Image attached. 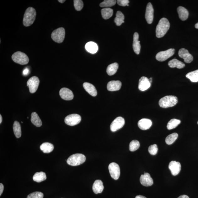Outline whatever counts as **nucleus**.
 <instances>
[{"mask_svg": "<svg viewBox=\"0 0 198 198\" xmlns=\"http://www.w3.org/2000/svg\"><path fill=\"white\" fill-rule=\"evenodd\" d=\"M186 77L190 79L191 82H198V69L187 74Z\"/></svg>", "mask_w": 198, "mask_h": 198, "instance_id": "473e14b6", "label": "nucleus"}, {"mask_svg": "<svg viewBox=\"0 0 198 198\" xmlns=\"http://www.w3.org/2000/svg\"><path fill=\"white\" fill-rule=\"evenodd\" d=\"M136 198H147L145 197L144 196H143L142 195H139L136 196Z\"/></svg>", "mask_w": 198, "mask_h": 198, "instance_id": "a18cd8bd", "label": "nucleus"}, {"mask_svg": "<svg viewBox=\"0 0 198 198\" xmlns=\"http://www.w3.org/2000/svg\"><path fill=\"white\" fill-rule=\"evenodd\" d=\"M141 184L145 186H150L153 184V179L148 173L144 172L143 175L141 176L140 178Z\"/></svg>", "mask_w": 198, "mask_h": 198, "instance_id": "dca6fc26", "label": "nucleus"}, {"mask_svg": "<svg viewBox=\"0 0 198 198\" xmlns=\"http://www.w3.org/2000/svg\"><path fill=\"white\" fill-rule=\"evenodd\" d=\"M180 122L181 121L179 120L175 119H172L167 124V129L169 130L174 129L179 125Z\"/></svg>", "mask_w": 198, "mask_h": 198, "instance_id": "72a5a7b5", "label": "nucleus"}, {"mask_svg": "<svg viewBox=\"0 0 198 198\" xmlns=\"http://www.w3.org/2000/svg\"><path fill=\"white\" fill-rule=\"evenodd\" d=\"M104 187L103 182L100 180H97L94 183L93 186V192L96 194L103 192Z\"/></svg>", "mask_w": 198, "mask_h": 198, "instance_id": "4be33fe9", "label": "nucleus"}, {"mask_svg": "<svg viewBox=\"0 0 198 198\" xmlns=\"http://www.w3.org/2000/svg\"><path fill=\"white\" fill-rule=\"evenodd\" d=\"M84 89L88 92L93 97H95L97 94V92L95 87L92 84L89 83H84L83 84Z\"/></svg>", "mask_w": 198, "mask_h": 198, "instance_id": "412c9836", "label": "nucleus"}, {"mask_svg": "<svg viewBox=\"0 0 198 198\" xmlns=\"http://www.w3.org/2000/svg\"><path fill=\"white\" fill-rule=\"evenodd\" d=\"M86 160L83 154L77 153L71 156L67 160V163L72 166H77L83 163Z\"/></svg>", "mask_w": 198, "mask_h": 198, "instance_id": "20e7f679", "label": "nucleus"}, {"mask_svg": "<svg viewBox=\"0 0 198 198\" xmlns=\"http://www.w3.org/2000/svg\"><path fill=\"white\" fill-rule=\"evenodd\" d=\"M195 27L196 28H197V29H198V23L195 24Z\"/></svg>", "mask_w": 198, "mask_h": 198, "instance_id": "09e8293b", "label": "nucleus"}, {"mask_svg": "<svg viewBox=\"0 0 198 198\" xmlns=\"http://www.w3.org/2000/svg\"><path fill=\"white\" fill-rule=\"evenodd\" d=\"M125 124V119L122 117H117L111 124L110 126V130L112 132L116 131L122 128Z\"/></svg>", "mask_w": 198, "mask_h": 198, "instance_id": "9b49d317", "label": "nucleus"}, {"mask_svg": "<svg viewBox=\"0 0 198 198\" xmlns=\"http://www.w3.org/2000/svg\"><path fill=\"white\" fill-rule=\"evenodd\" d=\"M59 94L61 98L65 100H71L73 99L74 95L72 91L68 88H63L61 89Z\"/></svg>", "mask_w": 198, "mask_h": 198, "instance_id": "4468645a", "label": "nucleus"}, {"mask_svg": "<svg viewBox=\"0 0 198 198\" xmlns=\"http://www.w3.org/2000/svg\"><path fill=\"white\" fill-rule=\"evenodd\" d=\"M40 80L39 78L35 76L30 78L28 80L27 86L29 88V92L31 93H35L38 90Z\"/></svg>", "mask_w": 198, "mask_h": 198, "instance_id": "9d476101", "label": "nucleus"}, {"mask_svg": "<svg viewBox=\"0 0 198 198\" xmlns=\"http://www.w3.org/2000/svg\"><path fill=\"white\" fill-rule=\"evenodd\" d=\"M65 34L64 28H59L52 32L51 37L54 42L58 43H62L64 40Z\"/></svg>", "mask_w": 198, "mask_h": 198, "instance_id": "423d86ee", "label": "nucleus"}, {"mask_svg": "<svg viewBox=\"0 0 198 198\" xmlns=\"http://www.w3.org/2000/svg\"><path fill=\"white\" fill-rule=\"evenodd\" d=\"M177 12L179 19L182 21H185L188 19L189 12L186 8L179 6L177 8Z\"/></svg>", "mask_w": 198, "mask_h": 198, "instance_id": "5701e85b", "label": "nucleus"}, {"mask_svg": "<svg viewBox=\"0 0 198 198\" xmlns=\"http://www.w3.org/2000/svg\"><path fill=\"white\" fill-rule=\"evenodd\" d=\"M54 149V145L49 142L43 143L40 146V150L44 153H51L53 151Z\"/></svg>", "mask_w": 198, "mask_h": 198, "instance_id": "393cba45", "label": "nucleus"}, {"mask_svg": "<svg viewBox=\"0 0 198 198\" xmlns=\"http://www.w3.org/2000/svg\"><path fill=\"white\" fill-rule=\"evenodd\" d=\"M101 15L104 19H109L112 16L113 10L110 8H105L101 10Z\"/></svg>", "mask_w": 198, "mask_h": 198, "instance_id": "c756f323", "label": "nucleus"}, {"mask_svg": "<svg viewBox=\"0 0 198 198\" xmlns=\"http://www.w3.org/2000/svg\"><path fill=\"white\" fill-rule=\"evenodd\" d=\"M118 68L119 65L117 63H112L107 67L106 72L109 76L114 75L116 72Z\"/></svg>", "mask_w": 198, "mask_h": 198, "instance_id": "cd10ccee", "label": "nucleus"}, {"mask_svg": "<svg viewBox=\"0 0 198 198\" xmlns=\"http://www.w3.org/2000/svg\"><path fill=\"white\" fill-rule=\"evenodd\" d=\"M116 3L115 0H105L100 4L101 7L109 8L114 6Z\"/></svg>", "mask_w": 198, "mask_h": 198, "instance_id": "c9c22d12", "label": "nucleus"}, {"mask_svg": "<svg viewBox=\"0 0 198 198\" xmlns=\"http://www.w3.org/2000/svg\"><path fill=\"white\" fill-rule=\"evenodd\" d=\"M132 47L135 53L137 54H140L141 47L140 41L139 40V35L137 32H135L134 34Z\"/></svg>", "mask_w": 198, "mask_h": 198, "instance_id": "aec40b11", "label": "nucleus"}, {"mask_svg": "<svg viewBox=\"0 0 198 198\" xmlns=\"http://www.w3.org/2000/svg\"><path fill=\"white\" fill-rule=\"evenodd\" d=\"M108 169L111 177L115 180L118 179L120 174L119 165L115 163H111L109 166Z\"/></svg>", "mask_w": 198, "mask_h": 198, "instance_id": "1a4fd4ad", "label": "nucleus"}, {"mask_svg": "<svg viewBox=\"0 0 198 198\" xmlns=\"http://www.w3.org/2000/svg\"><path fill=\"white\" fill-rule=\"evenodd\" d=\"M125 16L120 11H117L116 14V18L115 19L114 22L116 23V25L120 26L122 24L124 23Z\"/></svg>", "mask_w": 198, "mask_h": 198, "instance_id": "2f4dec72", "label": "nucleus"}, {"mask_svg": "<svg viewBox=\"0 0 198 198\" xmlns=\"http://www.w3.org/2000/svg\"><path fill=\"white\" fill-rule=\"evenodd\" d=\"M178 102V98L175 96L167 95L160 99L158 103L161 108H168L174 106Z\"/></svg>", "mask_w": 198, "mask_h": 198, "instance_id": "7ed1b4c3", "label": "nucleus"}, {"mask_svg": "<svg viewBox=\"0 0 198 198\" xmlns=\"http://www.w3.org/2000/svg\"><path fill=\"white\" fill-rule=\"evenodd\" d=\"M168 65L170 68H177L178 69H182L185 67V64L183 62L176 59H173L169 61L168 63Z\"/></svg>", "mask_w": 198, "mask_h": 198, "instance_id": "b1692460", "label": "nucleus"}, {"mask_svg": "<svg viewBox=\"0 0 198 198\" xmlns=\"http://www.w3.org/2000/svg\"><path fill=\"white\" fill-rule=\"evenodd\" d=\"M169 27H170V24L168 19L165 18L161 19L156 28V33L157 37L161 38L164 36L168 31Z\"/></svg>", "mask_w": 198, "mask_h": 198, "instance_id": "f257e3e1", "label": "nucleus"}, {"mask_svg": "<svg viewBox=\"0 0 198 198\" xmlns=\"http://www.w3.org/2000/svg\"><path fill=\"white\" fill-rule=\"evenodd\" d=\"M178 137V134L177 133H174L169 135L166 139V142L167 144L170 145L173 144L177 140Z\"/></svg>", "mask_w": 198, "mask_h": 198, "instance_id": "f704fd0d", "label": "nucleus"}, {"mask_svg": "<svg viewBox=\"0 0 198 198\" xmlns=\"http://www.w3.org/2000/svg\"><path fill=\"white\" fill-rule=\"evenodd\" d=\"M46 175L43 172H37L35 174L33 177V179L34 181L41 182L46 179Z\"/></svg>", "mask_w": 198, "mask_h": 198, "instance_id": "c85d7f7f", "label": "nucleus"}, {"mask_svg": "<svg viewBox=\"0 0 198 198\" xmlns=\"http://www.w3.org/2000/svg\"><path fill=\"white\" fill-rule=\"evenodd\" d=\"M178 55L180 57L184 59L185 62L186 63H191L193 59V56L189 53L188 50L184 48L179 50Z\"/></svg>", "mask_w": 198, "mask_h": 198, "instance_id": "ddd939ff", "label": "nucleus"}, {"mask_svg": "<svg viewBox=\"0 0 198 198\" xmlns=\"http://www.w3.org/2000/svg\"><path fill=\"white\" fill-rule=\"evenodd\" d=\"M73 2L75 9L78 11L81 10L84 6L83 1L81 0H74Z\"/></svg>", "mask_w": 198, "mask_h": 198, "instance_id": "4c0bfd02", "label": "nucleus"}, {"mask_svg": "<svg viewBox=\"0 0 198 198\" xmlns=\"http://www.w3.org/2000/svg\"><path fill=\"white\" fill-rule=\"evenodd\" d=\"M178 198H189L188 195H183L180 196Z\"/></svg>", "mask_w": 198, "mask_h": 198, "instance_id": "c03bdc74", "label": "nucleus"}, {"mask_svg": "<svg viewBox=\"0 0 198 198\" xmlns=\"http://www.w3.org/2000/svg\"><path fill=\"white\" fill-rule=\"evenodd\" d=\"M149 80L150 82H151V83L152 81V78H150Z\"/></svg>", "mask_w": 198, "mask_h": 198, "instance_id": "8fccbe9b", "label": "nucleus"}, {"mask_svg": "<svg viewBox=\"0 0 198 198\" xmlns=\"http://www.w3.org/2000/svg\"><path fill=\"white\" fill-rule=\"evenodd\" d=\"M4 190V186L2 183L0 184V195H1L3 192Z\"/></svg>", "mask_w": 198, "mask_h": 198, "instance_id": "79ce46f5", "label": "nucleus"}, {"mask_svg": "<svg viewBox=\"0 0 198 198\" xmlns=\"http://www.w3.org/2000/svg\"><path fill=\"white\" fill-rule=\"evenodd\" d=\"M13 130L15 136L17 138H19L21 136V127L20 124L17 121H15L13 126Z\"/></svg>", "mask_w": 198, "mask_h": 198, "instance_id": "7c9ffc66", "label": "nucleus"}, {"mask_svg": "<svg viewBox=\"0 0 198 198\" xmlns=\"http://www.w3.org/2000/svg\"><path fill=\"white\" fill-rule=\"evenodd\" d=\"M43 194L40 191H36L30 194L27 196V198H43Z\"/></svg>", "mask_w": 198, "mask_h": 198, "instance_id": "58836bf2", "label": "nucleus"}, {"mask_svg": "<svg viewBox=\"0 0 198 198\" xmlns=\"http://www.w3.org/2000/svg\"><path fill=\"white\" fill-rule=\"evenodd\" d=\"M169 169L171 171L172 174L176 176L178 174L181 170V164L179 162L172 161L169 163Z\"/></svg>", "mask_w": 198, "mask_h": 198, "instance_id": "2eb2a0df", "label": "nucleus"}, {"mask_svg": "<svg viewBox=\"0 0 198 198\" xmlns=\"http://www.w3.org/2000/svg\"><path fill=\"white\" fill-rule=\"evenodd\" d=\"M30 120L31 122L36 127H40L42 125V121L38 114L36 112L32 113Z\"/></svg>", "mask_w": 198, "mask_h": 198, "instance_id": "a878e982", "label": "nucleus"}, {"mask_svg": "<svg viewBox=\"0 0 198 198\" xmlns=\"http://www.w3.org/2000/svg\"><path fill=\"white\" fill-rule=\"evenodd\" d=\"M158 151V146L156 144L151 145L149 147L148 151L151 155H155L157 153Z\"/></svg>", "mask_w": 198, "mask_h": 198, "instance_id": "ea45409f", "label": "nucleus"}, {"mask_svg": "<svg viewBox=\"0 0 198 198\" xmlns=\"http://www.w3.org/2000/svg\"><path fill=\"white\" fill-rule=\"evenodd\" d=\"M197 124H198V121L197 122Z\"/></svg>", "mask_w": 198, "mask_h": 198, "instance_id": "3c124183", "label": "nucleus"}, {"mask_svg": "<svg viewBox=\"0 0 198 198\" xmlns=\"http://www.w3.org/2000/svg\"><path fill=\"white\" fill-rule=\"evenodd\" d=\"M151 86V82L147 77H143L139 80L138 88L141 91H145L150 88Z\"/></svg>", "mask_w": 198, "mask_h": 198, "instance_id": "f3484780", "label": "nucleus"}, {"mask_svg": "<svg viewBox=\"0 0 198 198\" xmlns=\"http://www.w3.org/2000/svg\"><path fill=\"white\" fill-rule=\"evenodd\" d=\"M175 52V50L174 49H170L166 51H160L156 54V59L159 62H164L173 56Z\"/></svg>", "mask_w": 198, "mask_h": 198, "instance_id": "0eeeda50", "label": "nucleus"}, {"mask_svg": "<svg viewBox=\"0 0 198 198\" xmlns=\"http://www.w3.org/2000/svg\"><path fill=\"white\" fill-rule=\"evenodd\" d=\"M146 20L148 24H151L153 22L154 17V9L151 3L147 4L145 15Z\"/></svg>", "mask_w": 198, "mask_h": 198, "instance_id": "f8f14e48", "label": "nucleus"}, {"mask_svg": "<svg viewBox=\"0 0 198 198\" xmlns=\"http://www.w3.org/2000/svg\"><path fill=\"white\" fill-rule=\"evenodd\" d=\"M85 48L87 51L92 54L95 53L98 50V47L96 43L92 42L87 43Z\"/></svg>", "mask_w": 198, "mask_h": 198, "instance_id": "bb28decb", "label": "nucleus"}, {"mask_svg": "<svg viewBox=\"0 0 198 198\" xmlns=\"http://www.w3.org/2000/svg\"><path fill=\"white\" fill-rule=\"evenodd\" d=\"M81 121V116L77 114L69 115L65 117L64 120L65 123L70 126L77 125L79 124Z\"/></svg>", "mask_w": 198, "mask_h": 198, "instance_id": "6e6552de", "label": "nucleus"}, {"mask_svg": "<svg viewBox=\"0 0 198 198\" xmlns=\"http://www.w3.org/2000/svg\"><path fill=\"white\" fill-rule=\"evenodd\" d=\"M29 73V70L27 68H26L23 71V74L24 75H27Z\"/></svg>", "mask_w": 198, "mask_h": 198, "instance_id": "37998d69", "label": "nucleus"}, {"mask_svg": "<svg viewBox=\"0 0 198 198\" xmlns=\"http://www.w3.org/2000/svg\"><path fill=\"white\" fill-rule=\"evenodd\" d=\"M58 1L61 3H64L65 2V0H58Z\"/></svg>", "mask_w": 198, "mask_h": 198, "instance_id": "49530a36", "label": "nucleus"}, {"mask_svg": "<svg viewBox=\"0 0 198 198\" xmlns=\"http://www.w3.org/2000/svg\"><path fill=\"white\" fill-rule=\"evenodd\" d=\"M140 147V143L137 140H134L131 142L129 145L130 151L134 152L138 149Z\"/></svg>", "mask_w": 198, "mask_h": 198, "instance_id": "e433bc0d", "label": "nucleus"}, {"mask_svg": "<svg viewBox=\"0 0 198 198\" xmlns=\"http://www.w3.org/2000/svg\"><path fill=\"white\" fill-rule=\"evenodd\" d=\"M12 59L15 62L21 65L27 64L29 59L26 54L21 51H17L13 54Z\"/></svg>", "mask_w": 198, "mask_h": 198, "instance_id": "39448f33", "label": "nucleus"}, {"mask_svg": "<svg viewBox=\"0 0 198 198\" xmlns=\"http://www.w3.org/2000/svg\"><path fill=\"white\" fill-rule=\"evenodd\" d=\"M121 83L119 80H113L108 82L107 88L109 91H118L120 90L121 87Z\"/></svg>", "mask_w": 198, "mask_h": 198, "instance_id": "a211bd4d", "label": "nucleus"}, {"mask_svg": "<svg viewBox=\"0 0 198 198\" xmlns=\"http://www.w3.org/2000/svg\"><path fill=\"white\" fill-rule=\"evenodd\" d=\"M152 121L149 119H142L138 122V125L139 128L143 130L149 129L152 125Z\"/></svg>", "mask_w": 198, "mask_h": 198, "instance_id": "6ab92c4d", "label": "nucleus"}, {"mask_svg": "<svg viewBox=\"0 0 198 198\" xmlns=\"http://www.w3.org/2000/svg\"><path fill=\"white\" fill-rule=\"evenodd\" d=\"M118 5L121 6H128V4L129 3L128 0H118L117 1Z\"/></svg>", "mask_w": 198, "mask_h": 198, "instance_id": "a19ab883", "label": "nucleus"}, {"mask_svg": "<svg viewBox=\"0 0 198 198\" xmlns=\"http://www.w3.org/2000/svg\"><path fill=\"white\" fill-rule=\"evenodd\" d=\"M36 15V10L32 7L27 8L24 14L23 23L25 27H29L34 23Z\"/></svg>", "mask_w": 198, "mask_h": 198, "instance_id": "f03ea898", "label": "nucleus"}, {"mask_svg": "<svg viewBox=\"0 0 198 198\" xmlns=\"http://www.w3.org/2000/svg\"><path fill=\"white\" fill-rule=\"evenodd\" d=\"M3 121V117H2V115H0V123H1Z\"/></svg>", "mask_w": 198, "mask_h": 198, "instance_id": "de8ad7c7", "label": "nucleus"}]
</instances>
